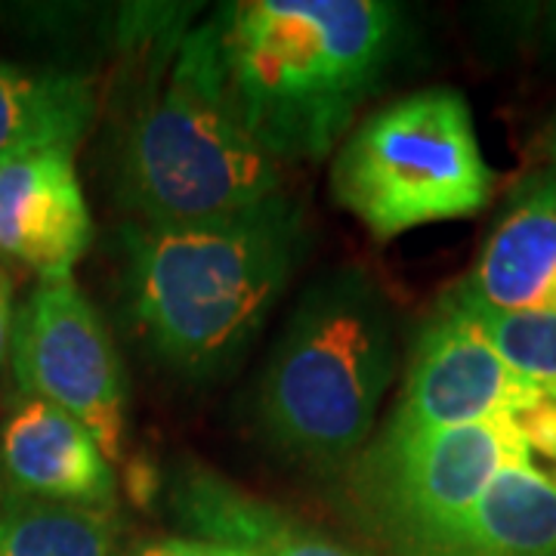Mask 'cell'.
<instances>
[{"label": "cell", "instance_id": "1", "mask_svg": "<svg viewBox=\"0 0 556 556\" xmlns=\"http://www.w3.org/2000/svg\"><path fill=\"white\" fill-rule=\"evenodd\" d=\"M306 241L303 207L285 192L229 217L124 226L139 334L179 378L232 371L298 273Z\"/></svg>", "mask_w": 556, "mask_h": 556}, {"label": "cell", "instance_id": "2", "mask_svg": "<svg viewBox=\"0 0 556 556\" xmlns=\"http://www.w3.org/2000/svg\"><path fill=\"white\" fill-rule=\"evenodd\" d=\"M211 22L236 115L278 164L334 152L399 40L383 0H241Z\"/></svg>", "mask_w": 556, "mask_h": 556}, {"label": "cell", "instance_id": "3", "mask_svg": "<svg viewBox=\"0 0 556 556\" xmlns=\"http://www.w3.org/2000/svg\"><path fill=\"white\" fill-rule=\"evenodd\" d=\"M396 375V325L362 266L328 269L303 291L260 380L257 415L281 455L331 470L368 442Z\"/></svg>", "mask_w": 556, "mask_h": 556}, {"label": "cell", "instance_id": "4", "mask_svg": "<svg viewBox=\"0 0 556 556\" xmlns=\"http://www.w3.org/2000/svg\"><path fill=\"white\" fill-rule=\"evenodd\" d=\"M149 87L118 161L121 204L137 223L229 217L285 192L281 164L251 139L229 100L214 22L182 28Z\"/></svg>", "mask_w": 556, "mask_h": 556}, {"label": "cell", "instance_id": "5", "mask_svg": "<svg viewBox=\"0 0 556 556\" xmlns=\"http://www.w3.org/2000/svg\"><path fill=\"white\" fill-rule=\"evenodd\" d=\"M495 192L467 100L452 87L417 90L383 105L340 146L331 199L390 241L427 226L479 214Z\"/></svg>", "mask_w": 556, "mask_h": 556}, {"label": "cell", "instance_id": "6", "mask_svg": "<svg viewBox=\"0 0 556 556\" xmlns=\"http://www.w3.org/2000/svg\"><path fill=\"white\" fill-rule=\"evenodd\" d=\"M522 460L510 417L430 433H390L358 455V510L405 556H448L489 482Z\"/></svg>", "mask_w": 556, "mask_h": 556}, {"label": "cell", "instance_id": "7", "mask_svg": "<svg viewBox=\"0 0 556 556\" xmlns=\"http://www.w3.org/2000/svg\"><path fill=\"white\" fill-rule=\"evenodd\" d=\"M13 368L22 396H38L78 420L102 455L118 460L127 430L124 368L102 325L75 285L40 281L13 318Z\"/></svg>", "mask_w": 556, "mask_h": 556}, {"label": "cell", "instance_id": "8", "mask_svg": "<svg viewBox=\"0 0 556 556\" xmlns=\"http://www.w3.org/2000/svg\"><path fill=\"white\" fill-rule=\"evenodd\" d=\"M541 387L519 378L497 356L479 325L473 303L457 285L439 300L433 316L420 328L402 396L383 430L430 433L510 417L532 405Z\"/></svg>", "mask_w": 556, "mask_h": 556}, {"label": "cell", "instance_id": "9", "mask_svg": "<svg viewBox=\"0 0 556 556\" xmlns=\"http://www.w3.org/2000/svg\"><path fill=\"white\" fill-rule=\"evenodd\" d=\"M93 241V217L75 170V149H35L0 161V254L40 281L72 278Z\"/></svg>", "mask_w": 556, "mask_h": 556}, {"label": "cell", "instance_id": "10", "mask_svg": "<svg viewBox=\"0 0 556 556\" xmlns=\"http://www.w3.org/2000/svg\"><path fill=\"white\" fill-rule=\"evenodd\" d=\"M0 477L13 495L109 510L118 479L68 412L38 396H22L0 430Z\"/></svg>", "mask_w": 556, "mask_h": 556}, {"label": "cell", "instance_id": "11", "mask_svg": "<svg viewBox=\"0 0 556 556\" xmlns=\"http://www.w3.org/2000/svg\"><path fill=\"white\" fill-rule=\"evenodd\" d=\"M460 288L489 309L556 313V167L547 164L514 186Z\"/></svg>", "mask_w": 556, "mask_h": 556}, {"label": "cell", "instance_id": "12", "mask_svg": "<svg viewBox=\"0 0 556 556\" xmlns=\"http://www.w3.org/2000/svg\"><path fill=\"white\" fill-rule=\"evenodd\" d=\"M170 510L192 538L217 541L248 556H356L199 464L177 470L170 482Z\"/></svg>", "mask_w": 556, "mask_h": 556}, {"label": "cell", "instance_id": "13", "mask_svg": "<svg viewBox=\"0 0 556 556\" xmlns=\"http://www.w3.org/2000/svg\"><path fill=\"white\" fill-rule=\"evenodd\" d=\"M448 556H556V479L526 460L507 464Z\"/></svg>", "mask_w": 556, "mask_h": 556}, {"label": "cell", "instance_id": "14", "mask_svg": "<svg viewBox=\"0 0 556 556\" xmlns=\"http://www.w3.org/2000/svg\"><path fill=\"white\" fill-rule=\"evenodd\" d=\"M93 121V90L78 75L0 62V161L35 149H78Z\"/></svg>", "mask_w": 556, "mask_h": 556}, {"label": "cell", "instance_id": "15", "mask_svg": "<svg viewBox=\"0 0 556 556\" xmlns=\"http://www.w3.org/2000/svg\"><path fill=\"white\" fill-rule=\"evenodd\" d=\"M0 556H112L109 510L10 495L0 510Z\"/></svg>", "mask_w": 556, "mask_h": 556}, {"label": "cell", "instance_id": "16", "mask_svg": "<svg viewBox=\"0 0 556 556\" xmlns=\"http://www.w3.org/2000/svg\"><path fill=\"white\" fill-rule=\"evenodd\" d=\"M470 303L497 356L504 358L519 378H526L547 393H556V313H541V309L504 313V309L479 306L477 300Z\"/></svg>", "mask_w": 556, "mask_h": 556}, {"label": "cell", "instance_id": "17", "mask_svg": "<svg viewBox=\"0 0 556 556\" xmlns=\"http://www.w3.org/2000/svg\"><path fill=\"white\" fill-rule=\"evenodd\" d=\"M124 556H248L244 551L226 547L217 541H201V538H159L137 544Z\"/></svg>", "mask_w": 556, "mask_h": 556}, {"label": "cell", "instance_id": "18", "mask_svg": "<svg viewBox=\"0 0 556 556\" xmlns=\"http://www.w3.org/2000/svg\"><path fill=\"white\" fill-rule=\"evenodd\" d=\"M10 334H13V285L7 269L0 266V362L7 356Z\"/></svg>", "mask_w": 556, "mask_h": 556}, {"label": "cell", "instance_id": "19", "mask_svg": "<svg viewBox=\"0 0 556 556\" xmlns=\"http://www.w3.org/2000/svg\"><path fill=\"white\" fill-rule=\"evenodd\" d=\"M544 43H547L551 56L556 60V3L547 7V16H544Z\"/></svg>", "mask_w": 556, "mask_h": 556}, {"label": "cell", "instance_id": "20", "mask_svg": "<svg viewBox=\"0 0 556 556\" xmlns=\"http://www.w3.org/2000/svg\"><path fill=\"white\" fill-rule=\"evenodd\" d=\"M544 155H547V161H551V167H556V115L554 121L547 124V130H544Z\"/></svg>", "mask_w": 556, "mask_h": 556}]
</instances>
